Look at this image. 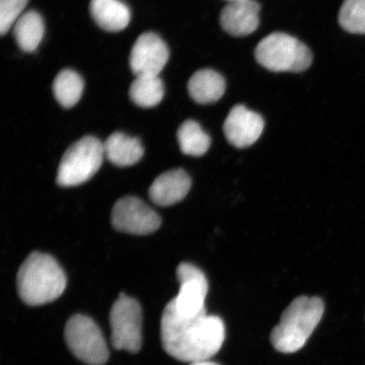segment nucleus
I'll use <instances>...</instances> for the list:
<instances>
[{
  "instance_id": "f257e3e1",
  "label": "nucleus",
  "mask_w": 365,
  "mask_h": 365,
  "mask_svg": "<svg viewBox=\"0 0 365 365\" xmlns=\"http://www.w3.org/2000/svg\"><path fill=\"white\" fill-rule=\"evenodd\" d=\"M225 339L222 319L204 312L185 317L177 312L173 300L163 309L161 340L164 350L182 362L210 359L221 349Z\"/></svg>"
},
{
  "instance_id": "f03ea898",
  "label": "nucleus",
  "mask_w": 365,
  "mask_h": 365,
  "mask_svg": "<svg viewBox=\"0 0 365 365\" xmlns=\"http://www.w3.org/2000/svg\"><path fill=\"white\" fill-rule=\"evenodd\" d=\"M65 272L51 255L34 252L22 263L17 274L21 299L31 307L51 303L66 290Z\"/></svg>"
},
{
  "instance_id": "7ed1b4c3",
  "label": "nucleus",
  "mask_w": 365,
  "mask_h": 365,
  "mask_svg": "<svg viewBox=\"0 0 365 365\" xmlns=\"http://www.w3.org/2000/svg\"><path fill=\"white\" fill-rule=\"evenodd\" d=\"M325 305L318 297L300 296L282 314L271 342L278 352L293 354L303 348L323 317Z\"/></svg>"
},
{
  "instance_id": "20e7f679",
  "label": "nucleus",
  "mask_w": 365,
  "mask_h": 365,
  "mask_svg": "<svg viewBox=\"0 0 365 365\" xmlns=\"http://www.w3.org/2000/svg\"><path fill=\"white\" fill-rule=\"evenodd\" d=\"M255 57L259 65L272 72H302L313 61L307 45L282 33L264 38L255 48Z\"/></svg>"
},
{
  "instance_id": "39448f33",
  "label": "nucleus",
  "mask_w": 365,
  "mask_h": 365,
  "mask_svg": "<svg viewBox=\"0 0 365 365\" xmlns=\"http://www.w3.org/2000/svg\"><path fill=\"white\" fill-rule=\"evenodd\" d=\"M104 157L101 140L91 135L82 137L63 155L58 168L57 184L62 187L84 184L100 170Z\"/></svg>"
},
{
  "instance_id": "423d86ee",
  "label": "nucleus",
  "mask_w": 365,
  "mask_h": 365,
  "mask_svg": "<svg viewBox=\"0 0 365 365\" xmlns=\"http://www.w3.org/2000/svg\"><path fill=\"white\" fill-rule=\"evenodd\" d=\"M65 340L68 349L81 361L89 365H103L109 351L103 332L93 319L76 314L68 319L65 328Z\"/></svg>"
},
{
  "instance_id": "0eeeda50",
  "label": "nucleus",
  "mask_w": 365,
  "mask_h": 365,
  "mask_svg": "<svg viewBox=\"0 0 365 365\" xmlns=\"http://www.w3.org/2000/svg\"><path fill=\"white\" fill-rule=\"evenodd\" d=\"M114 349L138 353L143 345V312L135 299L120 294L109 314Z\"/></svg>"
},
{
  "instance_id": "6e6552de",
  "label": "nucleus",
  "mask_w": 365,
  "mask_h": 365,
  "mask_svg": "<svg viewBox=\"0 0 365 365\" xmlns=\"http://www.w3.org/2000/svg\"><path fill=\"white\" fill-rule=\"evenodd\" d=\"M112 225L117 231L135 235H147L161 226L158 214L133 196L118 200L111 214Z\"/></svg>"
},
{
  "instance_id": "1a4fd4ad",
  "label": "nucleus",
  "mask_w": 365,
  "mask_h": 365,
  "mask_svg": "<svg viewBox=\"0 0 365 365\" xmlns=\"http://www.w3.org/2000/svg\"><path fill=\"white\" fill-rule=\"evenodd\" d=\"M180 282L179 294L173 302L177 312L185 317H195L207 312L205 300L208 293V282L204 272L192 264L182 262L176 271Z\"/></svg>"
},
{
  "instance_id": "9d476101",
  "label": "nucleus",
  "mask_w": 365,
  "mask_h": 365,
  "mask_svg": "<svg viewBox=\"0 0 365 365\" xmlns=\"http://www.w3.org/2000/svg\"><path fill=\"white\" fill-rule=\"evenodd\" d=\"M170 58L168 46L158 34L145 33L136 39L130 56L135 76H159Z\"/></svg>"
},
{
  "instance_id": "9b49d317",
  "label": "nucleus",
  "mask_w": 365,
  "mask_h": 365,
  "mask_svg": "<svg viewBox=\"0 0 365 365\" xmlns=\"http://www.w3.org/2000/svg\"><path fill=\"white\" fill-rule=\"evenodd\" d=\"M264 127V120L259 113L244 105H236L228 113L223 131L228 143L237 148H245L257 143Z\"/></svg>"
},
{
  "instance_id": "f8f14e48",
  "label": "nucleus",
  "mask_w": 365,
  "mask_h": 365,
  "mask_svg": "<svg viewBox=\"0 0 365 365\" xmlns=\"http://www.w3.org/2000/svg\"><path fill=\"white\" fill-rule=\"evenodd\" d=\"M259 11L261 6L254 0L228 3L220 15L222 29L234 36L252 34L259 24Z\"/></svg>"
},
{
  "instance_id": "ddd939ff",
  "label": "nucleus",
  "mask_w": 365,
  "mask_h": 365,
  "mask_svg": "<svg viewBox=\"0 0 365 365\" xmlns=\"http://www.w3.org/2000/svg\"><path fill=\"white\" fill-rule=\"evenodd\" d=\"M191 180L184 170H173L163 173L149 189L150 200L160 207H170L181 202L189 193Z\"/></svg>"
},
{
  "instance_id": "4468645a",
  "label": "nucleus",
  "mask_w": 365,
  "mask_h": 365,
  "mask_svg": "<svg viewBox=\"0 0 365 365\" xmlns=\"http://www.w3.org/2000/svg\"><path fill=\"white\" fill-rule=\"evenodd\" d=\"M90 12L100 29L109 33L125 29L131 18L130 8L120 0H91Z\"/></svg>"
},
{
  "instance_id": "2eb2a0df",
  "label": "nucleus",
  "mask_w": 365,
  "mask_h": 365,
  "mask_svg": "<svg viewBox=\"0 0 365 365\" xmlns=\"http://www.w3.org/2000/svg\"><path fill=\"white\" fill-rule=\"evenodd\" d=\"M103 147L105 157L118 167L134 165L144 155L141 141L122 132H115L109 136Z\"/></svg>"
},
{
  "instance_id": "dca6fc26",
  "label": "nucleus",
  "mask_w": 365,
  "mask_h": 365,
  "mask_svg": "<svg viewBox=\"0 0 365 365\" xmlns=\"http://www.w3.org/2000/svg\"><path fill=\"white\" fill-rule=\"evenodd\" d=\"M226 81L215 71L205 68L195 72L188 82L190 98L200 104H212L225 93Z\"/></svg>"
},
{
  "instance_id": "f3484780",
  "label": "nucleus",
  "mask_w": 365,
  "mask_h": 365,
  "mask_svg": "<svg viewBox=\"0 0 365 365\" xmlns=\"http://www.w3.org/2000/svg\"><path fill=\"white\" fill-rule=\"evenodd\" d=\"M13 34L16 43L23 51H36L45 34L43 17L35 11L25 12L14 25Z\"/></svg>"
},
{
  "instance_id": "a211bd4d",
  "label": "nucleus",
  "mask_w": 365,
  "mask_h": 365,
  "mask_svg": "<svg viewBox=\"0 0 365 365\" xmlns=\"http://www.w3.org/2000/svg\"><path fill=\"white\" fill-rule=\"evenodd\" d=\"M165 89L159 76H135L129 91L130 98L137 106L153 108L161 103Z\"/></svg>"
},
{
  "instance_id": "6ab92c4d",
  "label": "nucleus",
  "mask_w": 365,
  "mask_h": 365,
  "mask_svg": "<svg viewBox=\"0 0 365 365\" xmlns=\"http://www.w3.org/2000/svg\"><path fill=\"white\" fill-rule=\"evenodd\" d=\"M84 90V81L74 71L63 70L53 81L54 97L63 108H71L79 102Z\"/></svg>"
},
{
  "instance_id": "aec40b11",
  "label": "nucleus",
  "mask_w": 365,
  "mask_h": 365,
  "mask_svg": "<svg viewBox=\"0 0 365 365\" xmlns=\"http://www.w3.org/2000/svg\"><path fill=\"white\" fill-rule=\"evenodd\" d=\"M177 138L181 152L189 156H203L211 145V138L195 120L182 123L177 131Z\"/></svg>"
},
{
  "instance_id": "412c9836",
  "label": "nucleus",
  "mask_w": 365,
  "mask_h": 365,
  "mask_svg": "<svg viewBox=\"0 0 365 365\" xmlns=\"http://www.w3.org/2000/svg\"><path fill=\"white\" fill-rule=\"evenodd\" d=\"M339 21L342 29L353 34H365V0H344Z\"/></svg>"
},
{
  "instance_id": "4be33fe9",
  "label": "nucleus",
  "mask_w": 365,
  "mask_h": 365,
  "mask_svg": "<svg viewBox=\"0 0 365 365\" xmlns=\"http://www.w3.org/2000/svg\"><path fill=\"white\" fill-rule=\"evenodd\" d=\"M29 0H0V34L6 35L24 14Z\"/></svg>"
},
{
  "instance_id": "5701e85b",
  "label": "nucleus",
  "mask_w": 365,
  "mask_h": 365,
  "mask_svg": "<svg viewBox=\"0 0 365 365\" xmlns=\"http://www.w3.org/2000/svg\"><path fill=\"white\" fill-rule=\"evenodd\" d=\"M189 365H220L215 362L210 361V359L200 360V361H195L190 363Z\"/></svg>"
},
{
  "instance_id": "b1692460",
  "label": "nucleus",
  "mask_w": 365,
  "mask_h": 365,
  "mask_svg": "<svg viewBox=\"0 0 365 365\" xmlns=\"http://www.w3.org/2000/svg\"><path fill=\"white\" fill-rule=\"evenodd\" d=\"M227 1H228V3H230V2L242 1V0H227Z\"/></svg>"
}]
</instances>
